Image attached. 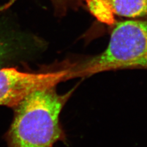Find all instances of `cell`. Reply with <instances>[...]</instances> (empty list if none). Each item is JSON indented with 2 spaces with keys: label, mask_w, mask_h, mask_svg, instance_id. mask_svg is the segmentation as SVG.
<instances>
[{
  "label": "cell",
  "mask_w": 147,
  "mask_h": 147,
  "mask_svg": "<svg viewBox=\"0 0 147 147\" xmlns=\"http://www.w3.org/2000/svg\"><path fill=\"white\" fill-rule=\"evenodd\" d=\"M72 91L59 94L55 86L35 90L16 106L6 139L8 147H52L64 139L59 115Z\"/></svg>",
  "instance_id": "1"
},
{
  "label": "cell",
  "mask_w": 147,
  "mask_h": 147,
  "mask_svg": "<svg viewBox=\"0 0 147 147\" xmlns=\"http://www.w3.org/2000/svg\"><path fill=\"white\" fill-rule=\"evenodd\" d=\"M147 58V19L119 22L107 48L72 69V77L90 76L102 72L141 69Z\"/></svg>",
  "instance_id": "2"
},
{
  "label": "cell",
  "mask_w": 147,
  "mask_h": 147,
  "mask_svg": "<svg viewBox=\"0 0 147 147\" xmlns=\"http://www.w3.org/2000/svg\"><path fill=\"white\" fill-rule=\"evenodd\" d=\"M72 79L69 69L48 73H28L15 68L0 69V105L14 108L32 92Z\"/></svg>",
  "instance_id": "3"
},
{
  "label": "cell",
  "mask_w": 147,
  "mask_h": 147,
  "mask_svg": "<svg viewBox=\"0 0 147 147\" xmlns=\"http://www.w3.org/2000/svg\"><path fill=\"white\" fill-rule=\"evenodd\" d=\"M111 23L113 16L147 19V0H100Z\"/></svg>",
  "instance_id": "4"
},
{
  "label": "cell",
  "mask_w": 147,
  "mask_h": 147,
  "mask_svg": "<svg viewBox=\"0 0 147 147\" xmlns=\"http://www.w3.org/2000/svg\"><path fill=\"white\" fill-rule=\"evenodd\" d=\"M7 49L6 45L0 42V66H1L4 59H5L7 52Z\"/></svg>",
  "instance_id": "5"
},
{
  "label": "cell",
  "mask_w": 147,
  "mask_h": 147,
  "mask_svg": "<svg viewBox=\"0 0 147 147\" xmlns=\"http://www.w3.org/2000/svg\"><path fill=\"white\" fill-rule=\"evenodd\" d=\"M16 1V0H11V1H9V3H7V4H6V6H7V7H9V6H10L11 5H12V4L13 3H14Z\"/></svg>",
  "instance_id": "6"
}]
</instances>
